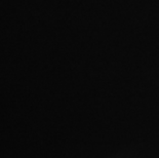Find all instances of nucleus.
Returning a JSON list of instances; mask_svg holds the SVG:
<instances>
[]
</instances>
